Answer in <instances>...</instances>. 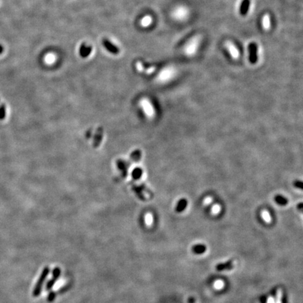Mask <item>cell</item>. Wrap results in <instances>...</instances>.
<instances>
[{"instance_id":"obj_9","label":"cell","mask_w":303,"mask_h":303,"mask_svg":"<svg viewBox=\"0 0 303 303\" xmlns=\"http://www.w3.org/2000/svg\"><path fill=\"white\" fill-rule=\"evenodd\" d=\"M103 44H104V46L109 51L111 52L112 53L117 54L118 53H119V49H117V48L116 47L115 45L112 44V43L110 42H109L108 40H105L103 41Z\"/></svg>"},{"instance_id":"obj_24","label":"cell","mask_w":303,"mask_h":303,"mask_svg":"<svg viewBox=\"0 0 303 303\" xmlns=\"http://www.w3.org/2000/svg\"><path fill=\"white\" fill-rule=\"evenodd\" d=\"M6 116V110L4 106L0 105V119H4Z\"/></svg>"},{"instance_id":"obj_16","label":"cell","mask_w":303,"mask_h":303,"mask_svg":"<svg viewBox=\"0 0 303 303\" xmlns=\"http://www.w3.org/2000/svg\"><path fill=\"white\" fill-rule=\"evenodd\" d=\"M91 51L92 49L91 46H83L80 49V55L82 57H87L91 53Z\"/></svg>"},{"instance_id":"obj_13","label":"cell","mask_w":303,"mask_h":303,"mask_svg":"<svg viewBox=\"0 0 303 303\" xmlns=\"http://www.w3.org/2000/svg\"><path fill=\"white\" fill-rule=\"evenodd\" d=\"M274 201L275 202L278 204L279 205H281V206H285L288 204V199H287L286 197H284L283 195H276L274 197Z\"/></svg>"},{"instance_id":"obj_2","label":"cell","mask_w":303,"mask_h":303,"mask_svg":"<svg viewBox=\"0 0 303 303\" xmlns=\"http://www.w3.org/2000/svg\"><path fill=\"white\" fill-rule=\"evenodd\" d=\"M49 267H45L44 270H43L42 274L40 275V277L39 278L37 283L36 284L35 288H34L33 290V295L34 297H37V296L40 294L43 284H44L45 280H46L47 276L49 274Z\"/></svg>"},{"instance_id":"obj_27","label":"cell","mask_w":303,"mask_h":303,"mask_svg":"<svg viewBox=\"0 0 303 303\" xmlns=\"http://www.w3.org/2000/svg\"><path fill=\"white\" fill-rule=\"evenodd\" d=\"M55 296H56V294H55V293H54V291H52V292L50 293V294L49 295V297H48V301L49 302L53 301V300H54V298H55Z\"/></svg>"},{"instance_id":"obj_21","label":"cell","mask_w":303,"mask_h":303,"mask_svg":"<svg viewBox=\"0 0 303 303\" xmlns=\"http://www.w3.org/2000/svg\"><path fill=\"white\" fill-rule=\"evenodd\" d=\"M262 217H263V220H265L266 222H270L271 220H271V216L270 215V213L266 211L262 212Z\"/></svg>"},{"instance_id":"obj_3","label":"cell","mask_w":303,"mask_h":303,"mask_svg":"<svg viewBox=\"0 0 303 303\" xmlns=\"http://www.w3.org/2000/svg\"><path fill=\"white\" fill-rule=\"evenodd\" d=\"M141 106L143 110H144L145 114L149 117H152L154 115V109L152 108V105L151 104V102H150L149 100H147L146 98L143 99L142 101H140Z\"/></svg>"},{"instance_id":"obj_26","label":"cell","mask_w":303,"mask_h":303,"mask_svg":"<svg viewBox=\"0 0 303 303\" xmlns=\"http://www.w3.org/2000/svg\"><path fill=\"white\" fill-rule=\"evenodd\" d=\"M220 211V206L218 204L215 205V206L213 207V208H212V213H213V214H215V215L218 214Z\"/></svg>"},{"instance_id":"obj_23","label":"cell","mask_w":303,"mask_h":303,"mask_svg":"<svg viewBox=\"0 0 303 303\" xmlns=\"http://www.w3.org/2000/svg\"><path fill=\"white\" fill-rule=\"evenodd\" d=\"M65 284V280L64 279H60L56 282V284H55V286H54V291L56 290H58L59 288H60L61 286H63V284Z\"/></svg>"},{"instance_id":"obj_31","label":"cell","mask_w":303,"mask_h":303,"mask_svg":"<svg viewBox=\"0 0 303 303\" xmlns=\"http://www.w3.org/2000/svg\"><path fill=\"white\" fill-rule=\"evenodd\" d=\"M2 52V47L0 46V53H1Z\"/></svg>"},{"instance_id":"obj_19","label":"cell","mask_w":303,"mask_h":303,"mask_svg":"<svg viewBox=\"0 0 303 303\" xmlns=\"http://www.w3.org/2000/svg\"><path fill=\"white\" fill-rule=\"evenodd\" d=\"M187 204H188V202H187L185 199H182L181 201H180L177 206V211L182 212L183 211H184L186 208Z\"/></svg>"},{"instance_id":"obj_22","label":"cell","mask_w":303,"mask_h":303,"mask_svg":"<svg viewBox=\"0 0 303 303\" xmlns=\"http://www.w3.org/2000/svg\"><path fill=\"white\" fill-rule=\"evenodd\" d=\"M275 303H282V291L281 289H278L276 295V302Z\"/></svg>"},{"instance_id":"obj_10","label":"cell","mask_w":303,"mask_h":303,"mask_svg":"<svg viewBox=\"0 0 303 303\" xmlns=\"http://www.w3.org/2000/svg\"><path fill=\"white\" fill-rule=\"evenodd\" d=\"M152 21H153V19H152L151 15H145L140 20V26L143 27V28H147V27H149L152 23Z\"/></svg>"},{"instance_id":"obj_29","label":"cell","mask_w":303,"mask_h":303,"mask_svg":"<svg viewBox=\"0 0 303 303\" xmlns=\"http://www.w3.org/2000/svg\"><path fill=\"white\" fill-rule=\"evenodd\" d=\"M267 303H275V300L272 297H269L267 300Z\"/></svg>"},{"instance_id":"obj_5","label":"cell","mask_w":303,"mask_h":303,"mask_svg":"<svg viewBox=\"0 0 303 303\" xmlns=\"http://www.w3.org/2000/svg\"><path fill=\"white\" fill-rule=\"evenodd\" d=\"M60 274V270L59 267H56L53 270V277L51 278V279L49 280V281L48 282V284L46 285V290L49 291L51 289L52 287L53 286V285L55 284L56 280L58 279V278L59 277V276Z\"/></svg>"},{"instance_id":"obj_4","label":"cell","mask_w":303,"mask_h":303,"mask_svg":"<svg viewBox=\"0 0 303 303\" xmlns=\"http://www.w3.org/2000/svg\"><path fill=\"white\" fill-rule=\"evenodd\" d=\"M225 47H226L227 49L228 50L229 53H230V55H231V57L232 58L234 59V60H236V59H238L239 58V50L233 43L227 41V42H226V43H225Z\"/></svg>"},{"instance_id":"obj_20","label":"cell","mask_w":303,"mask_h":303,"mask_svg":"<svg viewBox=\"0 0 303 303\" xmlns=\"http://www.w3.org/2000/svg\"><path fill=\"white\" fill-rule=\"evenodd\" d=\"M224 286H225V283L224 281H222V280H217V281H215V283H214V288L217 289V290H221V289H222L224 288Z\"/></svg>"},{"instance_id":"obj_8","label":"cell","mask_w":303,"mask_h":303,"mask_svg":"<svg viewBox=\"0 0 303 303\" xmlns=\"http://www.w3.org/2000/svg\"><path fill=\"white\" fill-rule=\"evenodd\" d=\"M57 60V56L53 53H48L44 58V61L46 65H51L55 63Z\"/></svg>"},{"instance_id":"obj_18","label":"cell","mask_w":303,"mask_h":303,"mask_svg":"<svg viewBox=\"0 0 303 303\" xmlns=\"http://www.w3.org/2000/svg\"><path fill=\"white\" fill-rule=\"evenodd\" d=\"M145 222L147 226H152V223H153V216L151 213H148L145 215Z\"/></svg>"},{"instance_id":"obj_17","label":"cell","mask_w":303,"mask_h":303,"mask_svg":"<svg viewBox=\"0 0 303 303\" xmlns=\"http://www.w3.org/2000/svg\"><path fill=\"white\" fill-rule=\"evenodd\" d=\"M234 262H233V263L220 264V265H218L217 266L216 269H217V270H219V271L227 270V269H232L234 267Z\"/></svg>"},{"instance_id":"obj_6","label":"cell","mask_w":303,"mask_h":303,"mask_svg":"<svg viewBox=\"0 0 303 303\" xmlns=\"http://www.w3.org/2000/svg\"><path fill=\"white\" fill-rule=\"evenodd\" d=\"M136 69H137L139 72H145V73L148 74L153 73L154 70H155V67H145L144 65L143 64V63L141 62V61H138V62L136 63Z\"/></svg>"},{"instance_id":"obj_14","label":"cell","mask_w":303,"mask_h":303,"mask_svg":"<svg viewBox=\"0 0 303 303\" xmlns=\"http://www.w3.org/2000/svg\"><path fill=\"white\" fill-rule=\"evenodd\" d=\"M206 246H205L204 245H201V244L195 245V246H194L193 248H192L193 251L195 252V253H197V254L204 253L206 251Z\"/></svg>"},{"instance_id":"obj_25","label":"cell","mask_w":303,"mask_h":303,"mask_svg":"<svg viewBox=\"0 0 303 303\" xmlns=\"http://www.w3.org/2000/svg\"><path fill=\"white\" fill-rule=\"evenodd\" d=\"M293 185L295 188L300 189V190H303V182L300 181H295L293 183Z\"/></svg>"},{"instance_id":"obj_7","label":"cell","mask_w":303,"mask_h":303,"mask_svg":"<svg viewBox=\"0 0 303 303\" xmlns=\"http://www.w3.org/2000/svg\"><path fill=\"white\" fill-rule=\"evenodd\" d=\"M188 11L187 10L186 8L183 7V6H180L175 11V18L180 20L185 19L186 17H188Z\"/></svg>"},{"instance_id":"obj_30","label":"cell","mask_w":303,"mask_h":303,"mask_svg":"<svg viewBox=\"0 0 303 303\" xmlns=\"http://www.w3.org/2000/svg\"><path fill=\"white\" fill-rule=\"evenodd\" d=\"M210 201H211V199L210 198H207V199H206V200H205V204H209L210 203Z\"/></svg>"},{"instance_id":"obj_15","label":"cell","mask_w":303,"mask_h":303,"mask_svg":"<svg viewBox=\"0 0 303 303\" xmlns=\"http://www.w3.org/2000/svg\"><path fill=\"white\" fill-rule=\"evenodd\" d=\"M250 7V1L249 0H244L243 2V3L241 4V10L240 12L241 14L244 15L247 13V11H248V9Z\"/></svg>"},{"instance_id":"obj_1","label":"cell","mask_w":303,"mask_h":303,"mask_svg":"<svg viewBox=\"0 0 303 303\" xmlns=\"http://www.w3.org/2000/svg\"><path fill=\"white\" fill-rule=\"evenodd\" d=\"M200 42H201V36L198 35V36H195V37H193L192 40L188 42V44H187L185 49H184V52H185L187 55L188 56L194 55V54L197 52L198 48L199 46Z\"/></svg>"},{"instance_id":"obj_28","label":"cell","mask_w":303,"mask_h":303,"mask_svg":"<svg viewBox=\"0 0 303 303\" xmlns=\"http://www.w3.org/2000/svg\"><path fill=\"white\" fill-rule=\"evenodd\" d=\"M297 208L299 209V210L303 212V203H300V204H298V206H297Z\"/></svg>"},{"instance_id":"obj_12","label":"cell","mask_w":303,"mask_h":303,"mask_svg":"<svg viewBox=\"0 0 303 303\" xmlns=\"http://www.w3.org/2000/svg\"><path fill=\"white\" fill-rule=\"evenodd\" d=\"M257 46L256 44H252L250 46V58L252 63H256L257 60Z\"/></svg>"},{"instance_id":"obj_11","label":"cell","mask_w":303,"mask_h":303,"mask_svg":"<svg viewBox=\"0 0 303 303\" xmlns=\"http://www.w3.org/2000/svg\"><path fill=\"white\" fill-rule=\"evenodd\" d=\"M262 26L263 27V29H265V30H268L270 28V15L268 13H266L265 15H263V19H262Z\"/></svg>"}]
</instances>
